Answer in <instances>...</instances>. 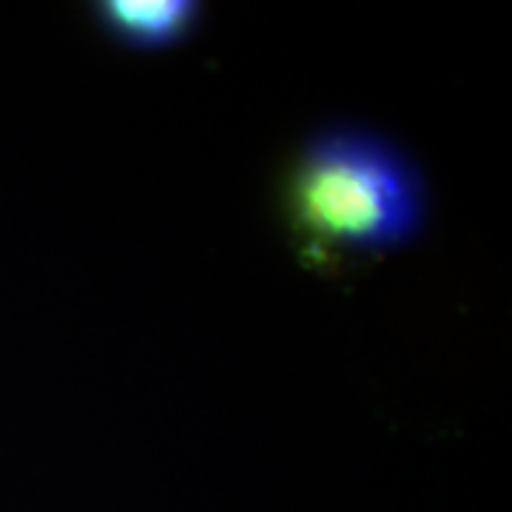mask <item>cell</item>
Masks as SVG:
<instances>
[{"mask_svg": "<svg viewBox=\"0 0 512 512\" xmlns=\"http://www.w3.org/2000/svg\"><path fill=\"white\" fill-rule=\"evenodd\" d=\"M293 200L313 237L348 251H390L427 220L419 168L365 128L319 131L296 163Z\"/></svg>", "mask_w": 512, "mask_h": 512, "instance_id": "1", "label": "cell"}, {"mask_svg": "<svg viewBox=\"0 0 512 512\" xmlns=\"http://www.w3.org/2000/svg\"><path fill=\"white\" fill-rule=\"evenodd\" d=\"M100 26L128 49L157 52L183 43L202 15L191 0H103L94 6Z\"/></svg>", "mask_w": 512, "mask_h": 512, "instance_id": "2", "label": "cell"}]
</instances>
